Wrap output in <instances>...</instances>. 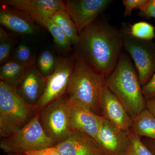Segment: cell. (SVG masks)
Returning <instances> with one entry per match:
<instances>
[{
    "label": "cell",
    "instance_id": "obj_1",
    "mask_svg": "<svg viewBox=\"0 0 155 155\" xmlns=\"http://www.w3.org/2000/svg\"><path fill=\"white\" fill-rule=\"evenodd\" d=\"M76 46V54L107 77L117 66L124 41L121 31L106 21H95L79 34Z\"/></svg>",
    "mask_w": 155,
    "mask_h": 155
},
{
    "label": "cell",
    "instance_id": "obj_2",
    "mask_svg": "<svg viewBox=\"0 0 155 155\" xmlns=\"http://www.w3.org/2000/svg\"><path fill=\"white\" fill-rule=\"evenodd\" d=\"M105 85L119 100L131 119L146 108L138 77L130 58L122 54Z\"/></svg>",
    "mask_w": 155,
    "mask_h": 155
},
{
    "label": "cell",
    "instance_id": "obj_3",
    "mask_svg": "<svg viewBox=\"0 0 155 155\" xmlns=\"http://www.w3.org/2000/svg\"><path fill=\"white\" fill-rule=\"evenodd\" d=\"M106 76L96 72L77 54L66 95L72 104L97 114L101 109V94Z\"/></svg>",
    "mask_w": 155,
    "mask_h": 155
},
{
    "label": "cell",
    "instance_id": "obj_4",
    "mask_svg": "<svg viewBox=\"0 0 155 155\" xmlns=\"http://www.w3.org/2000/svg\"><path fill=\"white\" fill-rule=\"evenodd\" d=\"M38 114L18 95L15 89L0 81V135L8 137L25 125Z\"/></svg>",
    "mask_w": 155,
    "mask_h": 155
},
{
    "label": "cell",
    "instance_id": "obj_5",
    "mask_svg": "<svg viewBox=\"0 0 155 155\" xmlns=\"http://www.w3.org/2000/svg\"><path fill=\"white\" fill-rule=\"evenodd\" d=\"M56 143L45 132L38 113L25 127L12 135L2 138L0 147L8 153L22 154L27 151L55 146Z\"/></svg>",
    "mask_w": 155,
    "mask_h": 155
},
{
    "label": "cell",
    "instance_id": "obj_6",
    "mask_svg": "<svg viewBox=\"0 0 155 155\" xmlns=\"http://www.w3.org/2000/svg\"><path fill=\"white\" fill-rule=\"evenodd\" d=\"M38 113L45 132L56 145L68 138L73 131L70 124L69 101L66 94Z\"/></svg>",
    "mask_w": 155,
    "mask_h": 155
},
{
    "label": "cell",
    "instance_id": "obj_7",
    "mask_svg": "<svg viewBox=\"0 0 155 155\" xmlns=\"http://www.w3.org/2000/svg\"><path fill=\"white\" fill-rule=\"evenodd\" d=\"M121 31L124 47L134 61L140 84L144 85L155 69V45L132 36L127 27Z\"/></svg>",
    "mask_w": 155,
    "mask_h": 155
},
{
    "label": "cell",
    "instance_id": "obj_8",
    "mask_svg": "<svg viewBox=\"0 0 155 155\" xmlns=\"http://www.w3.org/2000/svg\"><path fill=\"white\" fill-rule=\"evenodd\" d=\"M75 57L58 59L54 72L46 78L44 92L35 106L37 113L54 101L66 94L74 67Z\"/></svg>",
    "mask_w": 155,
    "mask_h": 155
},
{
    "label": "cell",
    "instance_id": "obj_9",
    "mask_svg": "<svg viewBox=\"0 0 155 155\" xmlns=\"http://www.w3.org/2000/svg\"><path fill=\"white\" fill-rule=\"evenodd\" d=\"M112 2L110 0H68L65 2V6L79 34L95 21Z\"/></svg>",
    "mask_w": 155,
    "mask_h": 155
},
{
    "label": "cell",
    "instance_id": "obj_10",
    "mask_svg": "<svg viewBox=\"0 0 155 155\" xmlns=\"http://www.w3.org/2000/svg\"><path fill=\"white\" fill-rule=\"evenodd\" d=\"M55 147L62 155H107L94 138L78 130Z\"/></svg>",
    "mask_w": 155,
    "mask_h": 155
},
{
    "label": "cell",
    "instance_id": "obj_11",
    "mask_svg": "<svg viewBox=\"0 0 155 155\" xmlns=\"http://www.w3.org/2000/svg\"><path fill=\"white\" fill-rule=\"evenodd\" d=\"M2 2L25 13L41 24L45 19L65 7V2L60 0H6Z\"/></svg>",
    "mask_w": 155,
    "mask_h": 155
},
{
    "label": "cell",
    "instance_id": "obj_12",
    "mask_svg": "<svg viewBox=\"0 0 155 155\" xmlns=\"http://www.w3.org/2000/svg\"><path fill=\"white\" fill-rule=\"evenodd\" d=\"M96 140L107 155H124L130 142L126 131L107 119L100 129Z\"/></svg>",
    "mask_w": 155,
    "mask_h": 155
},
{
    "label": "cell",
    "instance_id": "obj_13",
    "mask_svg": "<svg viewBox=\"0 0 155 155\" xmlns=\"http://www.w3.org/2000/svg\"><path fill=\"white\" fill-rule=\"evenodd\" d=\"M46 79L33 64L27 68L15 91L27 104L35 108L44 92Z\"/></svg>",
    "mask_w": 155,
    "mask_h": 155
},
{
    "label": "cell",
    "instance_id": "obj_14",
    "mask_svg": "<svg viewBox=\"0 0 155 155\" xmlns=\"http://www.w3.org/2000/svg\"><path fill=\"white\" fill-rule=\"evenodd\" d=\"M100 106L106 119L124 131L130 130L132 119L117 97L106 86L101 94Z\"/></svg>",
    "mask_w": 155,
    "mask_h": 155
},
{
    "label": "cell",
    "instance_id": "obj_15",
    "mask_svg": "<svg viewBox=\"0 0 155 155\" xmlns=\"http://www.w3.org/2000/svg\"><path fill=\"white\" fill-rule=\"evenodd\" d=\"M69 115L70 124L73 130L86 134L96 140L100 129L106 119L104 116H100L87 108L70 101Z\"/></svg>",
    "mask_w": 155,
    "mask_h": 155
},
{
    "label": "cell",
    "instance_id": "obj_16",
    "mask_svg": "<svg viewBox=\"0 0 155 155\" xmlns=\"http://www.w3.org/2000/svg\"><path fill=\"white\" fill-rule=\"evenodd\" d=\"M34 19L19 10L2 9L0 11V23L11 31L18 34L34 35L36 33Z\"/></svg>",
    "mask_w": 155,
    "mask_h": 155
},
{
    "label": "cell",
    "instance_id": "obj_17",
    "mask_svg": "<svg viewBox=\"0 0 155 155\" xmlns=\"http://www.w3.org/2000/svg\"><path fill=\"white\" fill-rule=\"evenodd\" d=\"M130 130L140 137L155 140V117L147 108L132 118Z\"/></svg>",
    "mask_w": 155,
    "mask_h": 155
},
{
    "label": "cell",
    "instance_id": "obj_18",
    "mask_svg": "<svg viewBox=\"0 0 155 155\" xmlns=\"http://www.w3.org/2000/svg\"><path fill=\"white\" fill-rule=\"evenodd\" d=\"M28 67L14 60L8 61L0 68L1 82L15 89L20 83Z\"/></svg>",
    "mask_w": 155,
    "mask_h": 155
},
{
    "label": "cell",
    "instance_id": "obj_19",
    "mask_svg": "<svg viewBox=\"0 0 155 155\" xmlns=\"http://www.w3.org/2000/svg\"><path fill=\"white\" fill-rule=\"evenodd\" d=\"M51 18L64 31L72 44L77 46L79 41V33L65 7L55 12Z\"/></svg>",
    "mask_w": 155,
    "mask_h": 155
},
{
    "label": "cell",
    "instance_id": "obj_20",
    "mask_svg": "<svg viewBox=\"0 0 155 155\" xmlns=\"http://www.w3.org/2000/svg\"><path fill=\"white\" fill-rule=\"evenodd\" d=\"M41 25L49 31L58 46L64 49H68L70 48L72 42L64 31L51 17L45 19Z\"/></svg>",
    "mask_w": 155,
    "mask_h": 155
},
{
    "label": "cell",
    "instance_id": "obj_21",
    "mask_svg": "<svg viewBox=\"0 0 155 155\" xmlns=\"http://www.w3.org/2000/svg\"><path fill=\"white\" fill-rule=\"evenodd\" d=\"M58 61L52 53L43 51L39 56L37 67L41 74L46 78L54 71Z\"/></svg>",
    "mask_w": 155,
    "mask_h": 155
},
{
    "label": "cell",
    "instance_id": "obj_22",
    "mask_svg": "<svg viewBox=\"0 0 155 155\" xmlns=\"http://www.w3.org/2000/svg\"><path fill=\"white\" fill-rule=\"evenodd\" d=\"M129 139V144L124 155H153L142 141L140 137L131 130L126 131Z\"/></svg>",
    "mask_w": 155,
    "mask_h": 155
},
{
    "label": "cell",
    "instance_id": "obj_23",
    "mask_svg": "<svg viewBox=\"0 0 155 155\" xmlns=\"http://www.w3.org/2000/svg\"><path fill=\"white\" fill-rule=\"evenodd\" d=\"M128 31L132 36L142 40L150 41L155 38V27L143 21L136 22Z\"/></svg>",
    "mask_w": 155,
    "mask_h": 155
},
{
    "label": "cell",
    "instance_id": "obj_24",
    "mask_svg": "<svg viewBox=\"0 0 155 155\" xmlns=\"http://www.w3.org/2000/svg\"><path fill=\"white\" fill-rule=\"evenodd\" d=\"M13 41L8 34L0 28V63L8 61L13 47Z\"/></svg>",
    "mask_w": 155,
    "mask_h": 155
},
{
    "label": "cell",
    "instance_id": "obj_25",
    "mask_svg": "<svg viewBox=\"0 0 155 155\" xmlns=\"http://www.w3.org/2000/svg\"><path fill=\"white\" fill-rule=\"evenodd\" d=\"M14 60L28 68L34 64L30 48L24 44L19 45L15 50Z\"/></svg>",
    "mask_w": 155,
    "mask_h": 155
},
{
    "label": "cell",
    "instance_id": "obj_26",
    "mask_svg": "<svg viewBox=\"0 0 155 155\" xmlns=\"http://www.w3.org/2000/svg\"><path fill=\"white\" fill-rule=\"evenodd\" d=\"M149 0H123V3L125 6L124 16H130L131 13L134 8L141 10L147 5Z\"/></svg>",
    "mask_w": 155,
    "mask_h": 155
},
{
    "label": "cell",
    "instance_id": "obj_27",
    "mask_svg": "<svg viewBox=\"0 0 155 155\" xmlns=\"http://www.w3.org/2000/svg\"><path fill=\"white\" fill-rule=\"evenodd\" d=\"M142 91L147 100L155 97V72L151 78L142 87Z\"/></svg>",
    "mask_w": 155,
    "mask_h": 155
},
{
    "label": "cell",
    "instance_id": "obj_28",
    "mask_svg": "<svg viewBox=\"0 0 155 155\" xmlns=\"http://www.w3.org/2000/svg\"><path fill=\"white\" fill-rule=\"evenodd\" d=\"M24 155H62L55 147H48L41 149L25 151Z\"/></svg>",
    "mask_w": 155,
    "mask_h": 155
},
{
    "label": "cell",
    "instance_id": "obj_29",
    "mask_svg": "<svg viewBox=\"0 0 155 155\" xmlns=\"http://www.w3.org/2000/svg\"><path fill=\"white\" fill-rule=\"evenodd\" d=\"M145 17L155 18V0H149L146 6L140 11Z\"/></svg>",
    "mask_w": 155,
    "mask_h": 155
},
{
    "label": "cell",
    "instance_id": "obj_30",
    "mask_svg": "<svg viewBox=\"0 0 155 155\" xmlns=\"http://www.w3.org/2000/svg\"><path fill=\"white\" fill-rule=\"evenodd\" d=\"M146 108L155 117V97L147 100Z\"/></svg>",
    "mask_w": 155,
    "mask_h": 155
},
{
    "label": "cell",
    "instance_id": "obj_31",
    "mask_svg": "<svg viewBox=\"0 0 155 155\" xmlns=\"http://www.w3.org/2000/svg\"><path fill=\"white\" fill-rule=\"evenodd\" d=\"M144 144L151 152L153 154L155 155V140L151 139H148L145 140Z\"/></svg>",
    "mask_w": 155,
    "mask_h": 155
},
{
    "label": "cell",
    "instance_id": "obj_32",
    "mask_svg": "<svg viewBox=\"0 0 155 155\" xmlns=\"http://www.w3.org/2000/svg\"><path fill=\"white\" fill-rule=\"evenodd\" d=\"M8 155H24L22 154L14 153H8Z\"/></svg>",
    "mask_w": 155,
    "mask_h": 155
}]
</instances>
